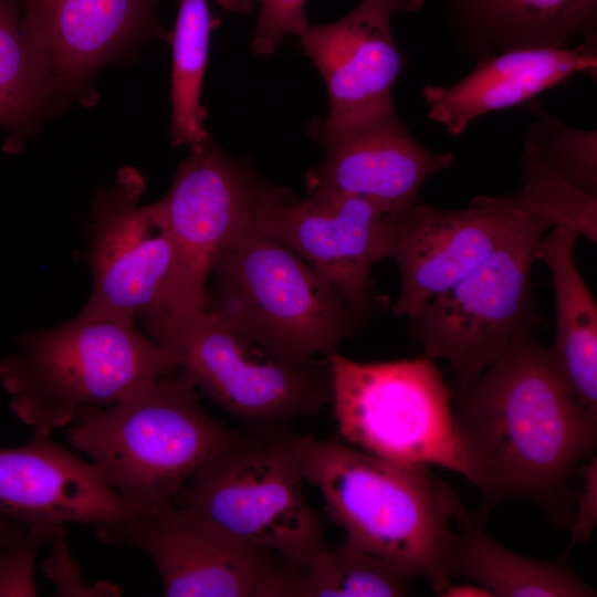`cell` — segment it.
<instances>
[{
  "mask_svg": "<svg viewBox=\"0 0 597 597\" xmlns=\"http://www.w3.org/2000/svg\"><path fill=\"white\" fill-rule=\"evenodd\" d=\"M523 328L453 410L471 483L493 502L526 500L569 523V480L591 457L597 420L578 402L548 348Z\"/></svg>",
  "mask_w": 597,
  "mask_h": 597,
  "instance_id": "1",
  "label": "cell"
},
{
  "mask_svg": "<svg viewBox=\"0 0 597 597\" xmlns=\"http://www.w3.org/2000/svg\"><path fill=\"white\" fill-rule=\"evenodd\" d=\"M304 481L321 493L345 542L425 577L440 596L449 573L460 499L430 467L394 462L347 443L292 436Z\"/></svg>",
  "mask_w": 597,
  "mask_h": 597,
  "instance_id": "2",
  "label": "cell"
},
{
  "mask_svg": "<svg viewBox=\"0 0 597 597\" xmlns=\"http://www.w3.org/2000/svg\"><path fill=\"white\" fill-rule=\"evenodd\" d=\"M180 370L145 381L119 400L81 411L67 429L129 512L172 504L193 474L223 448L251 438L201 408Z\"/></svg>",
  "mask_w": 597,
  "mask_h": 597,
  "instance_id": "3",
  "label": "cell"
},
{
  "mask_svg": "<svg viewBox=\"0 0 597 597\" xmlns=\"http://www.w3.org/2000/svg\"><path fill=\"white\" fill-rule=\"evenodd\" d=\"M17 342L19 352L0 358V384L12 413L33 429L69 426L84 409L108 406L179 369L135 324L76 315L23 332Z\"/></svg>",
  "mask_w": 597,
  "mask_h": 597,
  "instance_id": "4",
  "label": "cell"
},
{
  "mask_svg": "<svg viewBox=\"0 0 597 597\" xmlns=\"http://www.w3.org/2000/svg\"><path fill=\"white\" fill-rule=\"evenodd\" d=\"M205 310L293 363L336 352L362 321L308 263L255 229L212 263Z\"/></svg>",
  "mask_w": 597,
  "mask_h": 597,
  "instance_id": "5",
  "label": "cell"
},
{
  "mask_svg": "<svg viewBox=\"0 0 597 597\" xmlns=\"http://www.w3.org/2000/svg\"><path fill=\"white\" fill-rule=\"evenodd\" d=\"M142 331L174 356L197 389L258 438L289 434L292 421L331 401L327 358L302 363L271 356L205 308L138 318Z\"/></svg>",
  "mask_w": 597,
  "mask_h": 597,
  "instance_id": "6",
  "label": "cell"
},
{
  "mask_svg": "<svg viewBox=\"0 0 597 597\" xmlns=\"http://www.w3.org/2000/svg\"><path fill=\"white\" fill-rule=\"evenodd\" d=\"M331 404L345 443L394 462L440 467L471 481L452 394L436 360L359 363L325 356Z\"/></svg>",
  "mask_w": 597,
  "mask_h": 597,
  "instance_id": "7",
  "label": "cell"
},
{
  "mask_svg": "<svg viewBox=\"0 0 597 597\" xmlns=\"http://www.w3.org/2000/svg\"><path fill=\"white\" fill-rule=\"evenodd\" d=\"M142 174L122 168L92 206L86 262L92 290L77 314L126 324L146 314L205 308L206 281L150 206Z\"/></svg>",
  "mask_w": 597,
  "mask_h": 597,
  "instance_id": "8",
  "label": "cell"
},
{
  "mask_svg": "<svg viewBox=\"0 0 597 597\" xmlns=\"http://www.w3.org/2000/svg\"><path fill=\"white\" fill-rule=\"evenodd\" d=\"M292 433L251 438L216 453L185 484L172 504L250 546L305 566L327 544L308 504Z\"/></svg>",
  "mask_w": 597,
  "mask_h": 597,
  "instance_id": "9",
  "label": "cell"
},
{
  "mask_svg": "<svg viewBox=\"0 0 597 597\" xmlns=\"http://www.w3.org/2000/svg\"><path fill=\"white\" fill-rule=\"evenodd\" d=\"M553 226H524L459 282L430 298L410 321L423 355L446 360L457 391L473 383L541 315L532 284L537 242Z\"/></svg>",
  "mask_w": 597,
  "mask_h": 597,
  "instance_id": "10",
  "label": "cell"
},
{
  "mask_svg": "<svg viewBox=\"0 0 597 597\" xmlns=\"http://www.w3.org/2000/svg\"><path fill=\"white\" fill-rule=\"evenodd\" d=\"M97 538L144 552L168 597H293L296 567L174 504L94 526Z\"/></svg>",
  "mask_w": 597,
  "mask_h": 597,
  "instance_id": "11",
  "label": "cell"
},
{
  "mask_svg": "<svg viewBox=\"0 0 597 597\" xmlns=\"http://www.w3.org/2000/svg\"><path fill=\"white\" fill-rule=\"evenodd\" d=\"M528 216L503 198L474 197L467 209L416 201L386 214V259L400 274L392 314L412 317L430 298L452 286L512 238Z\"/></svg>",
  "mask_w": 597,
  "mask_h": 597,
  "instance_id": "12",
  "label": "cell"
},
{
  "mask_svg": "<svg viewBox=\"0 0 597 597\" xmlns=\"http://www.w3.org/2000/svg\"><path fill=\"white\" fill-rule=\"evenodd\" d=\"M386 214L366 199L296 200L265 184L255 201L254 228L295 252L363 317L371 305L373 266L386 259Z\"/></svg>",
  "mask_w": 597,
  "mask_h": 597,
  "instance_id": "13",
  "label": "cell"
},
{
  "mask_svg": "<svg viewBox=\"0 0 597 597\" xmlns=\"http://www.w3.org/2000/svg\"><path fill=\"white\" fill-rule=\"evenodd\" d=\"M156 0H22L20 31L46 64L53 101H95L92 81L150 36L169 41Z\"/></svg>",
  "mask_w": 597,
  "mask_h": 597,
  "instance_id": "14",
  "label": "cell"
},
{
  "mask_svg": "<svg viewBox=\"0 0 597 597\" xmlns=\"http://www.w3.org/2000/svg\"><path fill=\"white\" fill-rule=\"evenodd\" d=\"M324 159L306 175L307 197H356L378 205L387 214L416 201L421 186L454 161L452 153L423 146L402 125L396 109L341 129L308 125Z\"/></svg>",
  "mask_w": 597,
  "mask_h": 597,
  "instance_id": "15",
  "label": "cell"
},
{
  "mask_svg": "<svg viewBox=\"0 0 597 597\" xmlns=\"http://www.w3.org/2000/svg\"><path fill=\"white\" fill-rule=\"evenodd\" d=\"M423 0H362L342 19L308 25L301 44L320 71L329 113L318 123L331 129L357 125L395 109L391 91L404 56L391 30L394 14L415 12Z\"/></svg>",
  "mask_w": 597,
  "mask_h": 597,
  "instance_id": "16",
  "label": "cell"
},
{
  "mask_svg": "<svg viewBox=\"0 0 597 597\" xmlns=\"http://www.w3.org/2000/svg\"><path fill=\"white\" fill-rule=\"evenodd\" d=\"M264 185L251 166L208 137L190 148L169 191L149 206L207 283L214 260L255 229L254 206Z\"/></svg>",
  "mask_w": 597,
  "mask_h": 597,
  "instance_id": "17",
  "label": "cell"
},
{
  "mask_svg": "<svg viewBox=\"0 0 597 597\" xmlns=\"http://www.w3.org/2000/svg\"><path fill=\"white\" fill-rule=\"evenodd\" d=\"M0 513L27 526H96L129 510L91 461L33 429L25 444L0 449Z\"/></svg>",
  "mask_w": 597,
  "mask_h": 597,
  "instance_id": "18",
  "label": "cell"
},
{
  "mask_svg": "<svg viewBox=\"0 0 597 597\" xmlns=\"http://www.w3.org/2000/svg\"><path fill=\"white\" fill-rule=\"evenodd\" d=\"M596 34L565 48H516L480 59L474 70L450 86L427 85L422 96L429 119L460 135L475 118L516 106L568 81L596 74Z\"/></svg>",
  "mask_w": 597,
  "mask_h": 597,
  "instance_id": "19",
  "label": "cell"
},
{
  "mask_svg": "<svg viewBox=\"0 0 597 597\" xmlns=\"http://www.w3.org/2000/svg\"><path fill=\"white\" fill-rule=\"evenodd\" d=\"M578 233L552 227L537 242L535 260L549 271L555 301L552 359L567 386L597 420V304L575 259Z\"/></svg>",
  "mask_w": 597,
  "mask_h": 597,
  "instance_id": "20",
  "label": "cell"
},
{
  "mask_svg": "<svg viewBox=\"0 0 597 597\" xmlns=\"http://www.w3.org/2000/svg\"><path fill=\"white\" fill-rule=\"evenodd\" d=\"M461 34L479 60L509 49L570 46L596 34L597 0H448Z\"/></svg>",
  "mask_w": 597,
  "mask_h": 597,
  "instance_id": "21",
  "label": "cell"
},
{
  "mask_svg": "<svg viewBox=\"0 0 597 597\" xmlns=\"http://www.w3.org/2000/svg\"><path fill=\"white\" fill-rule=\"evenodd\" d=\"M449 573L485 588L491 597H591L595 589L567 563L566 552L555 561L520 555L492 538L467 512L461 501Z\"/></svg>",
  "mask_w": 597,
  "mask_h": 597,
  "instance_id": "22",
  "label": "cell"
},
{
  "mask_svg": "<svg viewBox=\"0 0 597 597\" xmlns=\"http://www.w3.org/2000/svg\"><path fill=\"white\" fill-rule=\"evenodd\" d=\"M21 3L0 0V126L8 153H19L53 101L49 69L20 31Z\"/></svg>",
  "mask_w": 597,
  "mask_h": 597,
  "instance_id": "23",
  "label": "cell"
},
{
  "mask_svg": "<svg viewBox=\"0 0 597 597\" xmlns=\"http://www.w3.org/2000/svg\"><path fill=\"white\" fill-rule=\"evenodd\" d=\"M219 24L212 18L208 0H178V13L169 41L171 71V145L190 148L209 137L200 103L211 31Z\"/></svg>",
  "mask_w": 597,
  "mask_h": 597,
  "instance_id": "24",
  "label": "cell"
},
{
  "mask_svg": "<svg viewBox=\"0 0 597 597\" xmlns=\"http://www.w3.org/2000/svg\"><path fill=\"white\" fill-rule=\"evenodd\" d=\"M415 577L377 555L344 542L325 546L298 567L296 597H400Z\"/></svg>",
  "mask_w": 597,
  "mask_h": 597,
  "instance_id": "25",
  "label": "cell"
},
{
  "mask_svg": "<svg viewBox=\"0 0 597 597\" xmlns=\"http://www.w3.org/2000/svg\"><path fill=\"white\" fill-rule=\"evenodd\" d=\"M523 165L526 180L505 203L523 213L563 226L597 242V197L590 196L563 177L548 164L531 139L524 138Z\"/></svg>",
  "mask_w": 597,
  "mask_h": 597,
  "instance_id": "26",
  "label": "cell"
},
{
  "mask_svg": "<svg viewBox=\"0 0 597 597\" xmlns=\"http://www.w3.org/2000/svg\"><path fill=\"white\" fill-rule=\"evenodd\" d=\"M526 135L544 159L582 191L597 197V133L572 128L547 114L537 103Z\"/></svg>",
  "mask_w": 597,
  "mask_h": 597,
  "instance_id": "27",
  "label": "cell"
},
{
  "mask_svg": "<svg viewBox=\"0 0 597 597\" xmlns=\"http://www.w3.org/2000/svg\"><path fill=\"white\" fill-rule=\"evenodd\" d=\"M61 525L35 524L14 544L0 548V597L38 596L34 567L38 554Z\"/></svg>",
  "mask_w": 597,
  "mask_h": 597,
  "instance_id": "28",
  "label": "cell"
},
{
  "mask_svg": "<svg viewBox=\"0 0 597 597\" xmlns=\"http://www.w3.org/2000/svg\"><path fill=\"white\" fill-rule=\"evenodd\" d=\"M51 544L50 555L41 567L51 580L59 597H118L123 590L114 583L100 580L91 584L82 575L80 564L73 558L66 531L61 526Z\"/></svg>",
  "mask_w": 597,
  "mask_h": 597,
  "instance_id": "29",
  "label": "cell"
},
{
  "mask_svg": "<svg viewBox=\"0 0 597 597\" xmlns=\"http://www.w3.org/2000/svg\"><path fill=\"white\" fill-rule=\"evenodd\" d=\"M305 0H262L251 50L270 55L286 34L301 35L310 25L304 14Z\"/></svg>",
  "mask_w": 597,
  "mask_h": 597,
  "instance_id": "30",
  "label": "cell"
},
{
  "mask_svg": "<svg viewBox=\"0 0 597 597\" xmlns=\"http://www.w3.org/2000/svg\"><path fill=\"white\" fill-rule=\"evenodd\" d=\"M582 464L583 485L573 496L576 513L573 515L570 546L589 540L597 523V460L593 454Z\"/></svg>",
  "mask_w": 597,
  "mask_h": 597,
  "instance_id": "31",
  "label": "cell"
},
{
  "mask_svg": "<svg viewBox=\"0 0 597 597\" xmlns=\"http://www.w3.org/2000/svg\"><path fill=\"white\" fill-rule=\"evenodd\" d=\"M29 526L0 513V548L17 543Z\"/></svg>",
  "mask_w": 597,
  "mask_h": 597,
  "instance_id": "32",
  "label": "cell"
},
{
  "mask_svg": "<svg viewBox=\"0 0 597 597\" xmlns=\"http://www.w3.org/2000/svg\"><path fill=\"white\" fill-rule=\"evenodd\" d=\"M440 596L443 597H491L490 593L478 584L467 582L463 584H452L444 588Z\"/></svg>",
  "mask_w": 597,
  "mask_h": 597,
  "instance_id": "33",
  "label": "cell"
},
{
  "mask_svg": "<svg viewBox=\"0 0 597 597\" xmlns=\"http://www.w3.org/2000/svg\"><path fill=\"white\" fill-rule=\"evenodd\" d=\"M223 9L235 13H249L262 0H216Z\"/></svg>",
  "mask_w": 597,
  "mask_h": 597,
  "instance_id": "34",
  "label": "cell"
}]
</instances>
